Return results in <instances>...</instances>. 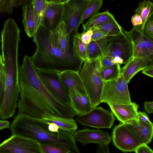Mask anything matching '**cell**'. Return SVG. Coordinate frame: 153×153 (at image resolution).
<instances>
[{"instance_id": "42", "label": "cell", "mask_w": 153, "mask_h": 153, "mask_svg": "<svg viewBox=\"0 0 153 153\" xmlns=\"http://www.w3.org/2000/svg\"><path fill=\"white\" fill-rule=\"evenodd\" d=\"M4 67L1 54L0 53V82L5 81Z\"/></svg>"}, {"instance_id": "14", "label": "cell", "mask_w": 153, "mask_h": 153, "mask_svg": "<svg viewBox=\"0 0 153 153\" xmlns=\"http://www.w3.org/2000/svg\"><path fill=\"white\" fill-rule=\"evenodd\" d=\"M74 138L83 145L90 143L108 144L111 138L109 134L99 129L85 128L76 131L73 134Z\"/></svg>"}, {"instance_id": "24", "label": "cell", "mask_w": 153, "mask_h": 153, "mask_svg": "<svg viewBox=\"0 0 153 153\" xmlns=\"http://www.w3.org/2000/svg\"><path fill=\"white\" fill-rule=\"evenodd\" d=\"M135 13L139 15L142 20L143 23L136 27L143 33L145 24L148 20L153 16V3L150 0H144L139 2L135 10Z\"/></svg>"}, {"instance_id": "10", "label": "cell", "mask_w": 153, "mask_h": 153, "mask_svg": "<svg viewBox=\"0 0 153 153\" xmlns=\"http://www.w3.org/2000/svg\"><path fill=\"white\" fill-rule=\"evenodd\" d=\"M112 139L114 146L124 152H132L141 144L139 139L126 125L121 123L114 128Z\"/></svg>"}, {"instance_id": "30", "label": "cell", "mask_w": 153, "mask_h": 153, "mask_svg": "<svg viewBox=\"0 0 153 153\" xmlns=\"http://www.w3.org/2000/svg\"><path fill=\"white\" fill-rule=\"evenodd\" d=\"M28 0H0V14H12L14 8H18L27 3Z\"/></svg>"}, {"instance_id": "32", "label": "cell", "mask_w": 153, "mask_h": 153, "mask_svg": "<svg viewBox=\"0 0 153 153\" xmlns=\"http://www.w3.org/2000/svg\"><path fill=\"white\" fill-rule=\"evenodd\" d=\"M102 0H93L85 12L81 20V24H83L84 21L91 17L100 9L103 4Z\"/></svg>"}, {"instance_id": "18", "label": "cell", "mask_w": 153, "mask_h": 153, "mask_svg": "<svg viewBox=\"0 0 153 153\" xmlns=\"http://www.w3.org/2000/svg\"><path fill=\"white\" fill-rule=\"evenodd\" d=\"M68 91L69 105L75 115L83 114L91 109V104L87 96L82 94L73 88L69 89Z\"/></svg>"}, {"instance_id": "12", "label": "cell", "mask_w": 153, "mask_h": 153, "mask_svg": "<svg viewBox=\"0 0 153 153\" xmlns=\"http://www.w3.org/2000/svg\"><path fill=\"white\" fill-rule=\"evenodd\" d=\"M100 100L101 103H106L108 105L132 103L129 93L126 92L117 79L105 82Z\"/></svg>"}, {"instance_id": "8", "label": "cell", "mask_w": 153, "mask_h": 153, "mask_svg": "<svg viewBox=\"0 0 153 153\" xmlns=\"http://www.w3.org/2000/svg\"><path fill=\"white\" fill-rule=\"evenodd\" d=\"M115 118L111 111L102 107L92 108L88 112L77 115L76 121L80 125L97 128H110Z\"/></svg>"}, {"instance_id": "20", "label": "cell", "mask_w": 153, "mask_h": 153, "mask_svg": "<svg viewBox=\"0 0 153 153\" xmlns=\"http://www.w3.org/2000/svg\"><path fill=\"white\" fill-rule=\"evenodd\" d=\"M51 31L55 44L63 52H67L72 48L70 44V36L64 22Z\"/></svg>"}, {"instance_id": "23", "label": "cell", "mask_w": 153, "mask_h": 153, "mask_svg": "<svg viewBox=\"0 0 153 153\" xmlns=\"http://www.w3.org/2000/svg\"><path fill=\"white\" fill-rule=\"evenodd\" d=\"M135 134L141 143L148 144L153 137V124H148L140 121L137 125L127 126Z\"/></svg>"}, {"instance_id": "52", "label": "cell", "mask_w": 153, "mask_h": 153, "mask_svg": "<svg viewBox=\"0 0 153 153\" xmlns=\"http://www.w3.org/2000/svg\"></svg>"}, {"instance_id": "34", "label": "cell", "mask_w": 153, "mask_h": 153, "mask_svg": "<svg viewBox=\"0 0 153 153\" xmlns=\"http://www.w3.org/2000/svg\"><path fill=\"white\" fill-rule=\"evenodd\" d=\"M93 31L90 28L83 29L81 33H79V35L82 40L86 45L89 44L91 41Z\"/></svg>"}, {"instance_id": "37", "label": "cell", "mask_w": 153, "mask_h": 153, "mask_svg": "<svg viewBox=\"0 0 153 153\" xmlns=\"http://www.w3.org/2000/svg\"><path fill=\"white\" fill-rule=\"evenodd\" d=\"M134 152L136 153H152V150L147 144L141 143L135 149Z\"/></svg>"}, {"instance_id": "1", "label": "cell", "mask_w": 153, "mask_h": 153, "mask_svg": "<svg viewBox=\"0 0 153 153\" xmlns=\"http://www.w3.org/2000/svg\"><path fill=\"white\" fill-rule=\"evenodd\" d=\"M19 78L18 113L38 119L48 115L72 118L76 115L69 105L59 101L45 88L31 58L23 59Z\"/></svg>"}, {"instance_id": "6", "label": "cell", "mask_w": 153, "mask_h": 153, "mask_svg": "<svg viewBox=\"0 0 153 153\" xmlns=\"http://www.w3.org/2000/svg\"><path fill=\"white\" fill-rule=\"evenodd\" d=\"M102 53V56H108L115 64L125 65L133 58L132 44L123 31L108 36L103 38Z\"/></svg>"}, {"instance_id": "35", "label": "cell", "mask_w": 153, "mask_h": 153, "mask_svg": "<svg viewBox=\"0 0 153 153\" xmlns=\"http://www.w3.org/2000/svg\"><path fill=\"white\" fill-rule=\"evenodd\" d=\"M143 33L152 39L153 38V18L149 19L145 25Z\"/></svg>"}, {"instance_id": "45", "label": "cell", "mask_w": 153, "mask_h": 153, "mask_svg": "<svg viewBox=\"0 0 153 153\" xmlns=\"http://www.w3.org/2000/svg\"><path fill=\"white\" fill-rule=\"evenodd\" d=\"M108 145V144L99 145L97 150V152L98 153H110Z\"/></svg>"}, {"instance_id": "15", "label": "cell", "mask_w": 153, "mask_h": 153, "mask_svg": "<svg viewBox=\"0 0 153 153\" xmlns=\"http://www.w3.org/2000/svg\"><path fill=\"white\" fill-rule=\"evenodd\" d=\"M65 2L48 3L41 25L52 31L63 22Z\"/></svg>"}, {"instance_id": "31", "label": "cell", "mask_w": 153, "mask_h": 153, "mask_svg": "<svg viewBox=\"0 0 153 153\" xmlns=\"http://www.w3.org/2000/svg\"><path fill=\"white\" fill-rule=\"evenodd\" d=\"M120 65L116 64L101 69L102 78L104 82L117 79L120 74Z\"/></svg>"}, {"instance_id": "29", "label": "cell", "mask_w": 153, "mask_h": 153, "mask_svg": "<svg viewBox=\"0 0 153 153\" xmlns=\"http://www.w3.org/2000/svg\"><path fill=\"white\" fill-rule=\"evenodd\" d=\"M102 38L97 41L91 40L87 45V53L88 60L100 58L103 55Z\"/></svg>"}, {"instance_id": "5", "label": "cell", "mask_w": 153, "mask_h": 153, "mask_svg": "<svg viewBox=\"0 0 153 153\" xmlns=\"http://www.w3.org/2000/svg\"><path fill=\"white\" fill-rule=\"evenodd\" d=\"M101 57L84 61L80 71L87 95L92 108L101 103V97L105 82L101 74Z\"/></svg>"}, {"instance_id": "21", "label": "cell", "mask_w": 153, "mask_h": 153, "mask_svg": "<svg viewBox=\"0 0 153 153\" xmlns=\"http://www.w3.org/2000/svg\"><path fill=\"white\" fill-rule=\"evenodd\" d=\"M42 119L46 122L55 123L58 126L59 130L73 134L77 128V123L72 117L48 115L43 117Z\"/></svg>"}, {"instance_id": "51", "label": "cell", "mask_w": 153, "mask_h": 153, "mask_svg": "<svg viewBox=\"0 0 153 153\" xmlns=\"http://www.w3.org/2000/svg\"><path fill=\"white\" fill-rule=\"evenodd\" d=\"M152 1H153V0H152Z\"/></svg>"}, {"instance_id": "16", "label": "cell", "mask_w": 153, "mask_h": 153, "mask_svg": "<svg viewBox=\"0 0 153 153\" xmlns=\"http://www.w3.org/2000/svg\"><path fill=\"white\" fill-rule=\"evenodd\" d=\"M153 55L145 57L132 58L121 68L120 74L128 83L138 72L153 65Z\"/></svg>"}, {"instance_id": "43", "label": "cell", "mask_w": 153, "mask_h": 153, "mask_svg": "<svg viewBox=\"0 0 153 153\" xmlns=\"http://www.w3.org/2000/svg\"><path fill=\"white\" fill-rule=\"evenodd\" d=\"M138 116L140 121L148 124L152 123L147 115L145 112L138 111Z\"/></svg>"}, {"instance_id": "9", "label": "cell", "mask_w": 153, "mask_h": 153, "mask_svg": "<svg viewBox=\"0 0 153 153\" xmlns=\"http://www.w3.org/2000/svg\"><path fill=\"white\" fill-rule=\"evenodd\" d=\"M43 153L37 141L16 135H12L0 144V153Z\"/></svg>"}, {"instance_id": "22", "label": "cell", "mask_w": 153, "mask_h": 153, "mask_svg": "<svg viewBox=\"0 0 153 153\" xmlns=\"http://www.w3.org/2000/svg\"><path fill=\"white\" fill-rule=\"evenodd\" d=\"M23 19L22 23L27 36L33 37L36 32L33 9L31 2L25 4L22 6Z\"/></svg>"}, {"instance_id": "50", "label": "cell", "mask_w": 153, "mask_h": 153, "mask_svg": "<svg viewBox=\"0 0 153 153\" xmlns=\"http://www.w3.org/2000/svg\"><path fill=\"white\" fill-rule=\"evenodd\" d=\"M67 0H45L48 3H60L65 2Z\"/></svg>"}, {"instance_id": "44", "label": "cell", "mask_w": 153, "mask_h": 153, "mask_svg": "<svg viewBox=\"0 0 153 153\" xmlns=\"http://www.w3.org/2000/svg\"><path fill=\"white\" fill-rule=\"evenodd\" d=\"M144 109L148 114H150L153 112V102L146 101L144 103Z\"/></svg>"}, {"instance_id": "7", "label": "cell", "mask_w": 153, "mask_h": 153, "mask_svg": "<svg viewBox=\"0 0 153 153\" xmlns=\"http://www.w3.org/2000/svg\"><path fill=\"white\" fill-rule=\"evenodd\" d=\"M92 1L67 0L65 2L63 22L70 37L78 32L84 14Z\"/></svg>"}, {"instance_id": "47", "label": "cell", "mask_w": 153, "mask_h": 153, "mask_svg": "<svg viewBox=\"0 0 153 153\" xmlns=\"http://www.w3.org/2000/svg\"><path fill=\"white\" fill-rule=\"evenodd\" d=\"M142 73L149 76L153 77V65L148 66L142 70Z\"/></svg>"}, {"instance_id": "2", "label": "cell", "mask_w": 153, "mask_h": 153, "mask_svg": "<svg viewBox=\"0 0 153 153\" xmlns=\"http://www.w3.org/2000/svg\"><path fill=\"white\" fill-rule=\"evenodd\" d=\"M21 31L14 20L9 18L1 31V55L5 76L4 99L0 108L7 113L16 112L19 94L18 60L19 44Z\"/></svg>"}, {"instance_id": "25", "label": "cell", "mask_w": 153, "mask_h": 153, "mask_svg": "<svg viewBox=\"0 0 153 153\" xmlns=\"http://www.w3.org/2000/svg\"><path fill=\"white\" fill-rule=\"evenodd\" d=\"M93 31L99 30L108 36L118 35L123 32V29L118 23L113 16L106 22L90 28Z\"/></svg>"}, {"instance_id": "38", "label": "cell", "mask_w": 153, "mask_h": 153, "mask_svg": "<svg viewBox=\"0 0 153 153\" xmlns=\"http://www.w3.org/2000/svg\"><path fill=\"white\" fill-rule=\"evenodd\" d=\"M143 41L146 47L153 53V42L152 39L147 36L143 32L142 33Z\"/></svg>"}, {"instance_id": "26", "label": "cell", "mask_w": 153, "mask_h": 153, "mask_svg": "<svg viewBox=\"0 0 153 153\" xmlns=\"http://www.w3.org/2000/svg\"><path fill=\"white\" fill-rule=\"evenodd\" d=\"M72 51L74 55L83 61L88 60L87 53V45L81 39L78 32L73 34Z\"/></svg>"}, {"instance_id": "46", "label": "cell", "mask_w": 153, "mask_h": 153, "mask_svg": "<svg viewBox=\"0 0 153 153\" xmlns=\"http://www.w3.org/2000/svg\"><path fill=\"white\" fill-rule=\"evenodd\" d=\"M46 123L48 124V128L49 131L54 133H58L59 132L60 130L59 127L57 125L53 123Z\"/></svg>"}, {"instance_id": "48", "label": "cell", "mask_w": 153, "mask_h": 153, "mask_svg": "<svg viewBox=\"0 0 153 153\" xmlns=\"http://www.w3.org/2000/svg\"><path fill=\"white\" fill-rule=\"evenodd\" d=\"M5 84V81L0 82V108L2 104L4 99Z\"/></svg>"}, {"instance_id": "39", "label": "cell", "mask_w": 153, "mask_h": 153, "mask_svg": "<svg viewBox=\"0 0 153 153\" xmlns=\"http://www.w3.org/2000/svg\"><path fill=\"white\" fill-rule=\"evenodd\" d=\"M108 36L105 33L99 30L93 31L91 40L97 41Z\"/></svg>"}, {"instance_id": "13", "label": "cell", "mask_w": 153, "mask_h": 153, "mask_svg": "<svg viewBox=\"0 0 153 153\" xmlns=\"http://www.w3.org/2000/svg\"><path fill=\"white\" fill-rule=\"evenodd\" d=\"M109 105L111 112L121 123L127 126L137 125L140 123L138 114L139 106L136 103Z\"/></svg>"}, {"instance_id": "11", "label": "cell", "mask_w": 153, "mask_h": 153, "mask_svg": "<svg viewBox=\"0 0 153 153\" xmlns=\"http://www.w3.org/2000/svg\"><path fill=\"white\" fill-rule=\"evenodd\" d=\"M38 76L44 85L55 97L62 103L69 105L68 91L59 79L58 73L37 70Z\"/></svg>"}, {"instance_id": "36", "label": "cell", "mask_w": 153, "mask_h": 153, "mask_svg": "<svg viewBox=\"0 0 153 153\" xmlns=\"http://www.w3.org/2000/svg\"><path fill=\"white\" fill-rule=\"evenodd\" d=\"M101 69L116 65L108 56H103L101 57Z\"/></svg>"}, {"instance_id": "33", "label": "cell", "mask_w": 153, "mask_h": 153, "mask_svg": "<svg viewBox=\"0 0 153 153\" xmlns=\"http://www.w3.org/2000/svg\"><path fill=\"white\" fill-rule=\"evenodd\" d=\"M43 153H71L68 149L58 145L40 143Z\"/></svg>"}, {"instance_id": "3", "label": "cell", "mask_w": 153, "mask_h": 153, "mask_svg": "<svg viewBox=\"0 0 153 153\" xmlns=\"http://www.w3.org/2000/svg\"><path fill=\"white\" fill-rule=\"evenodd\" d=\"M33 37L36 49L31 57L37 70L58 73L68 70L79 72L83 61L74 55L72 48L64 52L57 47L51 30L41 25Z\"/></svg>"}, {"instance_id": "27", "label": "cell", "mask_w": 153, "mask_h": 153, "mask_svg": "<svg viewBox=\"0 0 153 153\" xmlns=\"http://www.w3.org/2000/svg\"><path fill=\"white\" fill-rule=\"evenodd\" d=\"M114 15L108 10L102 12H97L91 16L88 21L83 24V29L87 30L108 21Z\"/></svg>"}, {"instance_id": "49", "label": "cell", "mask_w": 153, "mask_h": 153, "mask_svg": "<svg viewBox=\"0 0 153 153\" xmlns=\"http://www.w3.org/2000/svg\"><path fill=\"white\" fill-rule=\"evenodd\" d=\"M10 126V123L9 121L4 120H0V130L9 128Z\"/></svg>"}, {"instance_id": "40", "label": "cell", "mask_w": 153, "mask_h": 153, "mask_svg": "<svg viewBox=\"0 0 153 153\" xmlns=\"http://www.w3.org/2000/svg\"><path fill=\"white\" fill-rule=\"evenodd\" d=\"M131 22L134 26H137L141 25L143 22L140 16L137 14L135 13L131 19Z\"/></svg>"}, {"instance_id": "17", "label": "cell", "mask_w": 153, "mask_h": 153, "mask_svg": "<svg viewBox=\"0 0 153 153\" xmlns=\"http://www.w3.org/2000/svg\"><path fill=\"white\" fill-rule=\"evenodd\" d=\"M123 31L131 42L133 50V58L145 57L153 55V53L145 47L143 39L142 32L135 26L129 31Z\"/></svg>"}, {"instance_id": "28", "label": "cell", "mask_w": 153, "mask_h": 153, "mask_svg": "<svg viewBox=\"0 0 153 153\" xmlns=\"http://www.w3.org/2000/svg\"><path fill=\"white\" fill-rule=\"evenodd\" d=\"M33 6L36 25V32L40 25L48 3L45 0H30Z\"/></svg>"}, {"instance_id": "19", "label": "cell", "mask_w": 153, "mask_h": 153, "mask_svg": "<svg viewBox=\"0 0 153 153\" xmlns=\"http://www.w3.org/2000/svg\"><path fill=\"white\" fill-rule=\"evenodd\" d=\"M58 74L62 83L68 91L70 88H73L87 96L79 72L68 70L58 73Z\"/></svg>"}, {"instance_id": "41", "label": "cell", "mask_w": 153, "mask_h": 153, "mask_svg": "<svg viewBox=\"0 0 153 153\" xmlns=\"http://www.w3.org/2000/svg\"><path fill=\"white\" fill-rule=\"evenodd\" d=\"M117 79L126 92L128 93H129L128 86V83L121 74Z\"/></svg>"}, {"instance_id": "4", "label": "cell", "mask_w": 153, "mask_h": 153, "mask_svg": "<svg viewBox=\"0 0 153 153\" xmlns=\"http://www.w3.org/2000/svg\"><path fill=\"white\" fill-rule=\"evenodd\" d=\"M48 124L42 119L18 113L10 125L12 135L36 140L40 143L54 144L69 149L71 153H79L73 134L60 130L59 133L49 131Z\"/></svg>"}]
</instances>
